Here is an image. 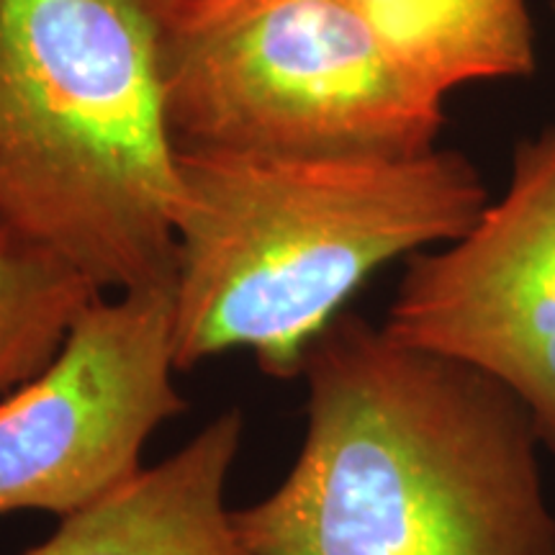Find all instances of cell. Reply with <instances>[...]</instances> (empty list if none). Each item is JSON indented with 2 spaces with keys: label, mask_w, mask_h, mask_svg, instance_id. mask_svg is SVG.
<instances>
[{
  "label": "cell",
  "mask_w": 555,
  "mask_h": 555,
  "mask_svg": "<svg viewBox=\"0 0 555 555\" xmlns=\"http://www.w3.org/2000/svg\"><path fill=\"white\" fill-rule=\"evenodd\" d=\"M384 330L509 388L555 453V127L461 237L409 258Z\"/></svg>",
  "instance_id": "obj_6"
},
{
  "label": "cell",
  "mask_w": 555,
  "mask_h": 555,
  "mask_svg": "<svg viewBox=\"0 0 555 555\" xmlns=\"http://www.w3.org/2000/svg\"><path fill=\"white\" fill-rule=\"evenodd\" d=\"M245 414L227 409L193 440L18 555H258L227 506Z\"/></svg>",
  "instance_id": "obj_7"
},
{
  "label": "cell",
  "mask_w": 555,
  "mask_h": 555,
  "mask_svg": "<svg viewBox=\"0 0 555 555\" xmlns=\"http://www.w3.org/2000/svg\"><path fill=\"white\" fill-rule=\"evenodd\" d=\"M172 286L101 294L39 376L0 401V517L65 519L142 470L152 435L185 412Z\"/></svg>",
  "instance_id": "obj_5"
},
{
  "label": "cell",
  "mask_w": 555,
  "mask_h": 555,
  "mask_svg": "<svg viewBox=\"0 0 555 555\" xmlns=\"http://www.w3.org/2000/svg\"><path fill=\"white\" fill-rule=\"evenodd\" d=\"M99 296L69 262L0 227V401L57 358Z\"/></svg>",
  "instance_id": "obj_9"
},
{
  "label": "cell",
  "mask_w": 555,
  "mask_h": 555,
  "mask_svg": "<svg viewBox=\"0 0 555 555\" xmlns=\"http://www.w3.org/2000/svg\"><path fill=\"white\" fill-rule=\"evenodd\" d=\"M176 144L131 0H0V227L106 291L176 281Z\"/></svg>",
  "instance_id": "obj_3"
},
{
  "label": "cell",
  "mask_w": 555,
  "mask_h": 555,
  "mask_svg": "<svg viewBox=\"0 0 555 555\" xmlns=\"http://www.w3.org/2000/svg\"><path fill=\"white\" fill-rule=\"evenodd\" d=\"M378 37L429 88L522 80L538 67L527 0H352Z\"/></svg>",
  "instance_id": "obj_8"
},
{
  "label": "cell",
  "mask_w": 555,
  "mask_h": 555,
  "mask_svg": "<svg viewBox=\"0 0 555 555\" xmlns=\"http://www.w3.org/2000/svg\"><path fill=\"white\" fill-rule=\"evenodd\" d=\"M307 435L234 512L258 555H555L527 406L476 367L343 311L304 358Z\"/></svg>",
  "instance_id": "obj_1"
},
{
  "label": "cell",
  "mask_w": 555,
  "mask_h": 555,
  "mask_svg": "<svg viewBox=\"0 0 555 555\" xmlns=\"http://www.w3.org/2000/svg\"><path fill=\"white\" fill-rule=\"evenodd\" d=\"M553 9H555V0H553Z\"/></svg>",
  "instance_id": "obj_10"
},
{
  "label": "cell",
  "mask_w": 555,
  "mask_h": 555,
  "mask_svg": "<svg viewBox=\"0 0 555 555\" xmlns=\"http://www.w3.org/2000/svg\"><path fill=\"white\" fill-rule=\"evenodd\" d=\"M131 3L176 150L412 157L446 127V95L401 65L352 0Z\"/></svg>",
  "instance_id": "obj_4"
},
{
  "label": "cell",
  "mask_w": 555,
  "mask_h": 555,
  "mask_svg": "<svg viewBox=\"0 0 555 555\" xmlns=\"http://www.w3.org/2000/svg\"><path fill=\"white\" fill-rule=\"evenodd\" d=\"M178 371L247 350L301 376L309 345L376 270L461 237L489 204L466 155L262 157L176 150Z\"/></svg>",
  "instance_id": "obj_2"
}]
</instances>
